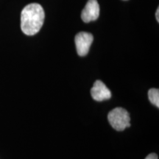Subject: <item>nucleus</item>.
Returning <instances> with one entry per match:
<instances>
[{"label":"nucleus","mask_w":159,"mask_h":159,"mask_svg":"<svg viewBox=\"0 0 159 159\" xmlns=\"http://www.w3.org/2000/svg\"><path fill=\"white\" fill-rule=\"evenodd\" d=\"M42 6L32 3L24 7L21 13V29L25 35H34L39 33L44 21Z\"/></svg>","instance_id":"1"},{"label":"nucleus","mask_w":159,"mask_h":159,"mask_svg":"<svg viewBox=\"0 0 159 159\" xmlns=\"http://www.w3.org/2000/svg\"><path fill=\"white\" fill-rule=\"evenodd\" d=\"M108 122L116 130L122 131L130 126V117L128 112L123 108H116L109 112Z\"/></svg>","instance_id":"2"},{"label":"nucleus","mask_w":159,"mask_h":159,"mask_svg":"<svg viewBox=\"0 0 159 159\" xmlns=\"http://www.w3.org/2000/svg\"><path fill=\"white\" fill-rule=\"evenodd\" d=\"M93 35L86 32H80L75 36V45L77 54L80 56H85L89 53V49L93 42Z\"/></svg>","instance_id":"3"},{"label":"nucleus","mask_w":159,"mask_h":159,"mask_svg":"<svg viewBox=\"0 0 159 159\" xmlns=\"http://www.w3.org/2000/svg\"><path fill=\"white\" fill-rule=\"evenodd\" d=\"M99 6L97 0H89L81 13L82 20L85 23L91 22L98 19Z\"/></svg>","instance_id":"4"},{"label":"nucleus","mask_w":159,"mask_h":159,"mask_svg":"<svg viewBox=\"0 0 159 159\" xmlns=\"http://www.w3.org/2000/svg\"><path fill=\"white\" fill-rule=\"evenodd\" d=\"M91 94L92 98L98 102L107 100L111 97V93L109 89L101 80H97L94 83L91 89Z\"/></svg>","instance_id":"5"},{"label":"nucleus","mask_w":159,"mask_h":159,"mask_svg":"<svg viewBox=\"0 0 159 159\" xmlns=\"http://www.w3.org/2000/svg\"><path fill=\"white\" fill-rule=\"evenodd\" d=\"M148 98L150 102L156 106L159 107V91L158 89H151L148 91Z\"/></svg>","instance_id":"6"},{"label":"nucleus","mask_w":159,"mask_h":159,"mask_svg":"<svg viewBox=\"0 0 159 159\" xmlns=\"http://www.w3.org/2000/svg\"><path fill=\"white\" fill-rule=\"evenodd\" d=\"M145 159H158V156L156 153H151L149 154Z\"/></svg>","instance_id":"7"},{"label":"nucleus","mask_w":159,"mask_h":159,"mask_svg":"<svg viewBox=\"0 0 159 159\" xmlns=\"http://www.w3.org/2000/svg\"><path fill=\"white\" fill-rule=\"evenodd\" d=\"M156 20L157 21H159V8L158 7V9H157L156 11Z\"/></svg>","instance_id":"8"}]
</instances>
